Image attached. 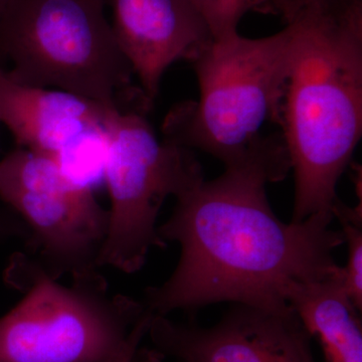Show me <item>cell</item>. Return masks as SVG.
I'll return each instance as SVG.
<instances>
[{
    "label": "cell",
    "mask_w": 362,
    "mask_h": 362,
    "mask_svg": "<svg viewBox=\"0 0 362 362\" xmlns=\"http://www.w3.org/2000/svg\"><path fill=\"white\" fill-rule=\"evenodd\" d=\"M14 269L25 296L0 318V362H115L149 312L109 291L98 271L65 286L28 256H18Z\"/></svg>",
    "instance_id": "5"
},
{
    "label": "cell",
    "mask_w": 362,
    "mask_h": 362,
    "mask_svg": "<svg viewBox=\"0 0 362 362\" xmlns=\"http://www.w3.org/2000/svg\"><path fill=\"white\" fill-rule=\"evenodd\" d=\"M291 51L287 25L262 39L238 33L214 40L192 62L199 100L169 112L162 127L164 140L206 152L226 168L242 160L262 137L266 122L280 124Z\"/></svg>",
    "instance_id": "4"
},
{
    "label": "cell",
    "mask_w": 362,
    "mask_h": 362,
    "mask_svg": "<svg viewBox=\"0 0 362 362\" xmlns=\"http://www.w3.org/2000/svg\"><path fill=\"white\" fill-rule=\"evenodd\" d=\"M152 317L153 315L148 313L140 321L127 349L124 350L123 354L115 362H161L163 361V357L157 354L153 349H147L141 347L143 338L148 333Z\"/></svg>",
    "instance_id": "15"
},
{
    "label": "cell",
    "mask_w": 362,
    "mask_h": 362,
    "mask_svg": "<svg viewBox=\"0 0 362 362\" xmlns=\"http://www.w3.org/2000/svg\"><path fill=\"white\" fill-rule=\"evenodd\" d=\"M331 213L341 225L344 243L347 244V263L339 271L340 282L352 304L362 309V211L361 207H349L339 199Z\"/></svg>",
    "instance_id": "12"
},
{
    "label": "cell",
    "mask_w": 362,
    "mask_h": 362,
    "mask_svg": "<svg viewBox=\"0 0 362 362\" xmlns=\"http://www.w3.org/2000/svg\"><path fill=\"white\" fill-rule=\"evenodd\" d=\"M119 47L151 103L166 70L194 62L214 42L206 23L188 0H111Z\"/></svg>",
    "instance_id": "9"
},
{
    "label": "cell",
    "mask_w": 362,
    "mask_h": 362,
    "mask_svg": "<svg viewBox=\"0 0 362 362\" xmlns=\"http://www.w3.org/2000/svg\"><path fill=\"white\" fill-rule=\"evenodd\" d=\"M105 0H11L0 18V66L20 84L64 90L121 111L152 103L105 18Z\"/></svg>",
    "instance_id": "3"
},
{
    "label": "cell",
    "mask_w": 362,
    "mask_h": 362,
    "mask_svg": "<svg viewBox=\"0 0 362 362\" xmlns=\"http://www.w3.org/2000/svg\"><path fill=\"white\" fill-rule=\"evenodd\" d=\"M281 120L294 171L292 223L331 213L362 132V0H324L287 23ZM332 214V213H331Z\"/></svg>",
    "instance_id": "2"
},
{
    "label": "cell",
    "mask_w": 362,
    "mask_h": 362,
    "mask_svg": "<svg viewBox=\"0 0 362 362\" xmlns=\"http://www.w3.org/2000/svg\"><path fill=\"white\" fill-rule=\"evenodd\" d=\"M206 23L214 40L238 33L243 16L252 11L254 0H188Z\"/></svg>",
    "instance_id": "13"
},
{
    "label": "cell",
    "mask_w": 362,
    "mask_h": 362,
    "mask_svg": "<svg viewBox=\"0 0 362 362\" xmlns=\"http://www.w3.org/2000/svg\"><path fill=\"white\" fill-rule=\"evenodd\" d=\"M0 197L25 221L30 258L49 278L98 271L109 211L61 162L18 147L0 161Z\"/></svg>",
    "instance_id": "7"
},
{
    "label": "cell",
    "mask_w": 362,
    "mask_h": 362,
    "mask_svg": "<svg viewBox=\"0 0 362 362\" xmlns=\"http://www.w3.org/2000/svg\"><path fill=\"white\" fill-rule=\"evenodd\" d=\"M113 110L64 90L20 84L0 66V123L21 148L62 163L82 143L104 137Z\"/></svg>",
    "instance_id": "10"
},
{
    "label": "cell",
    "mask_w": 362,
    "mask_h": 362,
    "mask_svg": "<svg viewBox=\"0 0 362 362\" xmlns=\"http://www.w3.org/2000/svg\"><path fill=\"white\" fill-rule=\"evenodd\" d=\"M324 0H254L252 11L279 16L286 25L309 7Z\"/></svg>",
    "instance_id": "14"
},
{
    "label": "cell",
    "mask_w": 362,
    "mask_h": 362,
    "mask_svg": "<svg viewBox=\"0 0 362 362\" xmlns=\"http://www.w3.org/2000/svg\"><path fill=\"white\" fill-rule=\"evenodd\" d=\"M145 114L110 112L105 123L103 170L111 209L100 267L139 271L152 247H165L156 226L162 204L204 180L194 151L159 141Z\"/></svg>",
    "instance_id": "6"
},
{
    "label": "cell",
    "mask_w": 362,
    "mask_h": 362,
    "mask_svg": "<svg viewBox=\"0 0 362 362\" xmlns=\"http://www.w3.org/2000/svg\"><path fill=\"white\" fill-rule=\"evenodd\" d=\"M290 170L282 134L263 135L218 178L176 197L158 235L180 245V262L166 282L145 290V309L160 316L218 302L283 309L292 285L334 275L333 252L344 237L330 228L333 214L285 223L267 199L266 185Z\"/></svg>",
    "instance_id": "1"
},
{
    "label": "cell",
    "mask_w": 362,
    "mask_h": 362,
    "mask_svg": "<svg viewBox=\"0 0 362 362\" xmlns=\"http://www.w3.org/2000/svg\"><path fill=\"white\" fill-rule=\"evenodd\" d=\"M334 275L296 283L287 302L322 349L324 362H362L361 312L352 304Z\"/></svg>",
    "instance_id": "11"
},
{
    "label": "cell",
    "mask_w": 362,
    "mask_h": 362,
    "mask_svg": "<svg viewBox=\"0 0 362 362\" xmlns=\"http://www.w3.org/2000/svg\"><path fill=\"white\" fill-rule=\"evenodd\" d=\"M9 1H11V0H0V18H1L4 11H6Z\"/></svg>",
    "instance_id": "16"
},
{
    "label": "cell",
    "mask_w": 362,
    "mask_h": 362,
    "mask_svg": "<svg viewBox=\"0 0 362 362\" xmlns=\"http://www.w3.org/2000/svg\"><path fill=\"white\" fill-rule=\"evenodd\" d=\"M147 335L157 354L176 362H316L310 333L291 306L237 304L209 328L153 315Z\"/></svg>",
    "instance_id": "8"
}]
</instances>
